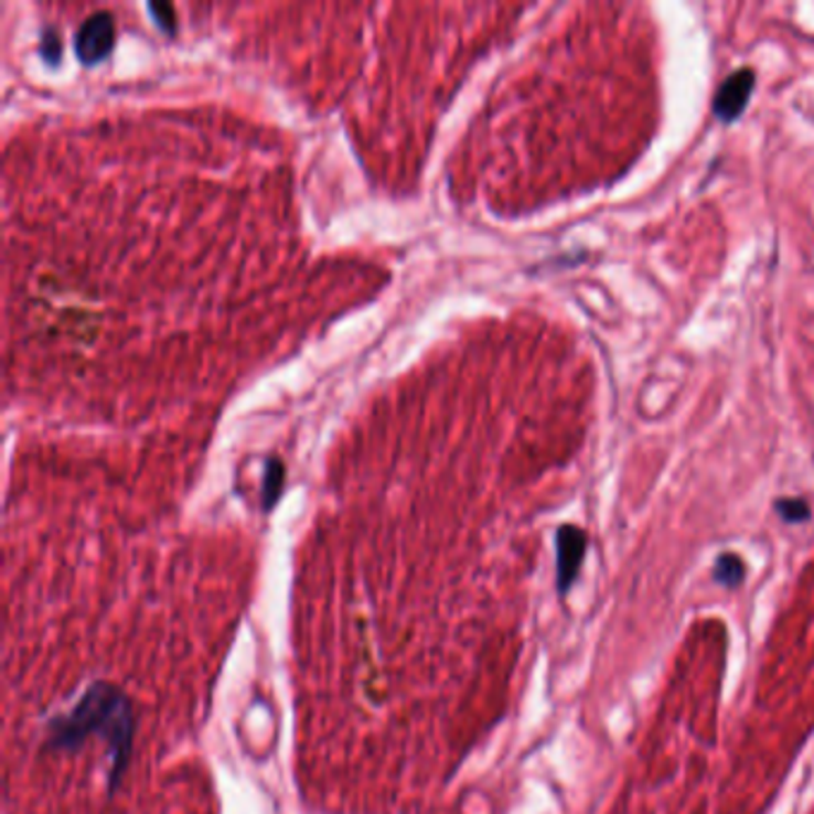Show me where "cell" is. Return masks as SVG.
Here are the masks:
<instances>
[{"instance_id": "obj_6", "label": "cell", "mask_w": 814, "mask_h": 814, "mask_svg": "<svg viewBox=\"0 0 814 814\" xmlns=\"http://www.w3.org/2000/svg\"><path fill=\"white\" fill-rule=\"evenodd\" d=\"M285 485V467L280 459H270L266 467V481H264V508H272L275 502L280 500V492Z\"/></svg>"}, {"instance_id": "obj_4", "label": "cell", "mask_w": 814, "mask_h": 814, "mask_svg": "<svg viewBox=\"0 0 814 814\" xmlns=\"http://www.w3.org/2000/svg\"><path fill=\"white\" fill-rule=\"evenodd\" d=\"M752 89H754V72L752 69L743 67V69L733 72V75L719 86V92L715 96L717 120L736 122L740 118V113H743L746 106L750 104Z\"/></svg>"}, {"instance_id": "obj_1", "label": "cell", "mask_w": 814, "mask_h": 814, "mask_svg": "<svg viewBox=\"0 0 814 814\" xmlns=\"http://www.w3.org/2000/svg\"><path fill=\"white\" fill-rule=\"evenodd\" d=\"M89 736L106 740L110 758L108 789L115 791L120 786L129 764V752H132L135 709L132 700L110 683H94L67 715L55 717L49 724V746L53 750H77Z\"/></svg>"}, {"instance_id": "obj_9", "label": "cell", "mask_w": 814, "mask_h": 814, "mask_svg": "<svg viewBox=\"0 0 814 814\" xmlns=\"http://www.w3.org/2000/svg\"><path fill=\"white\" fill-rule=\"evenodd\" d=\"M149 10L153 14V20L161 24L165 32H172L174 24H178V20H174V18H178V12H174V8L170 3H161V0H156V3L149 6Z\"/></svg>"}, {"instance_id": "obj_8", "label": "cell", "mask_w": 814, "mask_h": 814, "mask_svg": "<svg viewBox=\"0 0 814 814\" xmlns=\"http://www.w3.org/2000/svg\"><path fill=\"white\" fill-rule=\"evenodd\" d=\"M61 51H63V41H61V32L53 26H46L43 29V39H41V55L46 57L49 63H55L57 57H61Z\"/></svg>"}, {"instance_id": "obj_7", "label": "cell", "mask_w": 814, "mask_h": 814, "mask_svg": "<svg viewBox=\"0 0 814 814\" xmlns=\"http://www.w3.org/2000/svg\"><path fill=\"white\" fill-rule=\"evenodd\" d=\"M776 512H779V516L783 521H786V523H805L812 516L810 504L805 500H797V497L779 500L776 502Z\"/></svg>"}, {"instance_id": "obj_3", "label": "cell", "mask_w": 814, "mask_h": 814, "mask_svg": "<svg viewBox=\"0 0 814 814\" xmlns=\"http://www.w3.org/2000/svg\"><path fill=\"white\" fill-rule=\"evenodd\" d=\"M588 549V535L578 526L566 523L557 531V590L566 595L576 583Z\"/></svg>"}, {"instance_id": "obj_2", "label": "cell", "mask_w": 814, "mask_h": 814, "mask_svg": "<svg viewBox=\"0 0 814 814\" xmlns=\"http://www.w3.org/2000/svg\"><path fill=\"white\" fill-rule=\"evenodd\" d=\"M115 46V18L108 10H98L86 18L75 34V53L84 65H94Z\"/></svg>"}, {"instance_id": "obj_5", "label": "cell", "mask_w": 814, "mask_h": 814, "mask_svg": "<svg viewBox=\"0 0 814 814\" xmlns=\"http://www.w3.org/2000/svg\"><path fill=\"white\" fill-rule=\"evenodd\" d=\"M743 578H746V564L738 555H733V551H724V555L717 557L715 580L719 586L731 590L743 583Z\"/></svg>"}]
</instances>
